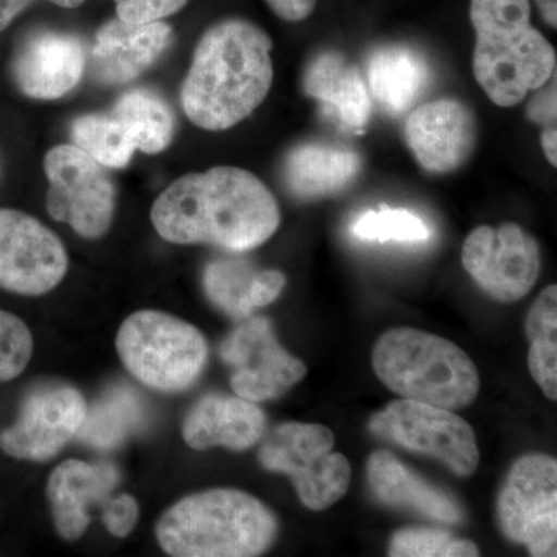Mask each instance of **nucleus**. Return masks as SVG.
I'll use <instances>...</instances> for the list:
<instances>
[{"mask_svg": "<svg viewBox=\"0 0 557 557\" xmlns=\"http://www.w3.org/2000/svg\"><path fill=\"white\" fill-rule=\"evenodd\" d=\"M150 220L171 244L212 245L244 252L276 233L281 209L271 190L251 172L215 166L175 180L153 201Z\"/></svg>", "mask_w": 557, "mask_h": 557, "instance_id": "1", "label": "nucleus"}, {"mask_svg": "<svg viewBox=\"0 0 557 557\" xmlns=\"http://www.w3.org/2000/svg\"><path fill=\"white\" fill-rule=\"evenodd\" d=\"M273 40L259 25L225 20L201 36L182 87V108L196 126L226 131L265 101L273 84Z\"/></svg>", "mask_w": 557, "mask_h": 557, "instance_id": "2", "label": "nucleus"}, {"mask_svg": "<svg viewBox=\"0 0 557 557\" xmlns=\"http://www.w3.org/2000/svg\"><path fill=\"white\" fill-rule=\"evenodd\" d=\"M475 81L498 108H512L555 76L556 50L531 25L530 0H471Z\"/></svg>", "mask_w": 557, "mask_h": 557, "instance_id": "3", "label": "nucleus"}, {"mask_svg": "<svg viewBox=\"0 0 557 557\" xmlns=\"http://www.w3.org/2000/svg\"><path fill=\"white\" fill-rule=\"evenodd\" d=\"M276 515L240 490L218 487L182 498L161 516L156 536L174 557H255L274 544Z\"/></svg>", "mask_w": 557, "mask_h": 557, "instance_id": "4", "label": "nucleus"}, {"mask_svg": "<svg viewBox=\"0 0 557 557\" xmlns=\"http://www.w3.org/2000/svg\"><path fill=\"white\" fill-rule=\"evenodd\" d=\"M372 366L384 386L412 401L456 410L467 408L479 395L474 361L453 341L423 330L383 333L373 347Z\"/></svg>", "mask_w": 557, "mask_h": 557, "instance_id": "5", "label": "nucleus"}, {"mask_svg": "<svg viewBox=\"0 0 557 557\" xmlns=\"http://www.w3.org/2000/svg\"><path fill=\"white\" fill-rule=\"evenodd\" d=\"M115 344L131 375L164 394L188 391L208 364L203 333L163 311L141 310L124 319Z\"/></svg>", "mask_w": 557, "mask_h": 557, "instance_id": "6", "label": "nucleus"}, {"mask_svg": "<svg viewBox=\"0 0 557 557\" xmlns=\"http://www.w3.org/2000/svg\"><path fill=\"white\" fill-rule=\"evenodd\" d=\"M333 446L327 426L289 421L263 440L259 461L267 471L288 475L304 507L324 511L346 496L351 480L350 463Z\"/></svg>", "mask_w": 557, "mask_h": 557, "instance_id": "7", "label": "nucleus"}, {"mask_svg": "<svg viewBox=\"0 0 557 557\" xmlns=\"http://www.w3.org/2000/svg\"><path fill=\"white\" fill-rule=\"evenodd\" d=\"M369 431L399 448L437 458L460 478L478 471L474 429L453 410L401 398L370 418Z\"/></svg>", "mask_w": 557, "mask_h": 557, "instance_id": "8", "label": "nucleus"}, {"mask_svg": "<svg viewBox=\"0 0 557 557\" xmlns=\"http://www.w3.org/2000/svg\"><path fill=\"white\" fill-rule=\"evenodd\" d=\"M502 533L534 557L557 555V461L547 454L520 457L500 487Z\"/></svg>", "mask_w": 557, "mask_h": 557, "instance_id": "9", "label": "nucleus"}, {"mask_svg": "<svg viewBox=\"0 0 557 557\" xmlns=\"http://www.w3.org/2000/svg\"><path fill=\"white\" fill-rule=\"evenodd\" d=\"M49 178L47 211L69 223L84 239H100L112 225L116 189L102 164L75 145L49 150L44 160Z\"/></svg>", "mask_w": 557, "mask_h": 557, "instance_id": "10", "label": "nucleus"}, {"mask_svg": "<svg viewBox=\"0 0 557 557\" xmlns=\"http://www.w3.org/2000/svg\"><path fill=\"white\" fill-rule=\"evenodd\" d=\"M220 358L231 373V388L252 403L271 401L287 394L306 379L307 366L278 344L270 319L249 317L240 321L220 344Z\"/></svg>", "mask_w": 557, "mask_h": 557, "instance_id": "11", "label": "nucleus"}, {"mask_svg": "<svg viewBox=\"0 0 557 557\" xmlns=\"http://www.w3.org/2000/svg\"><path fill=\"white\" fill-rule=\"evenodd\" d=\"M86 413L78 388L60 381L40 383L22 398L14 424L0 432V449L17 460H50L78 435Z\"/></svg>", "mask_w": 557, "mask_h": 557, "instance_id": "12", "label": "nucleus"}, {"mask_svg": "<svg viewBox=\"0 0 557 557\" xmlns=\"http://www.w3.org/2000/svg\"><path fill=\"white\" fill-rule=\"evenodd\" d=\"M461 263L486 295L500 302H518L536 285L541 249L518 223L479 226L463 244Z\"/></svg>", "mask_w": 557, "mask_h": 557, "instance_id": "13", "label": "nucleus"}, {"mask_svg": "<svg viewBox=\"0 0 557 557\" xmlns=\"http://www.w3.org/2000/svg\"><path fill=\"white\" fill-rule=\"evenodd\" d=\"M69 269L60 237L17 209H0V288L40 296L60 285Z\"/></svg>", "mask_w": 557, "mask_h": 557, "instance_id": "14", "label": "nucleus"}, {"mask_svg": "<svg viewBox=\"0 0 557 557\" xmlns=\"http://www.w3.org/2000/svg\"><path fill=\"white\" fill-rule=\"evenodd\" d=\"M406 145L420 166L448 174L463 166L478 145L474 112L456 98L418 106L405 124Z\"/></svg>", "mask_w": 557, "mask_h": 557, "instance_id": "15", "label": "nucleus"}, {"mask_svg": "<svg viewBox=\"0 0 557 557\" xmlns=\"http://www.w3.org/2000/svg\"><path fill=\"white\" fill-rule=\"evenodd\" d=\"M10 69L22 94L33 100H58L83 78L86 50L69 33L36 32L14 51Z\"/></svg>", "mask_w": 557, "mask_h": 557, "instance_id": "16", "label": "nucleus"}, {"mask_svg": "<svg viewBox=\"0 0 557 557\" xmlns=\"http://www.w3.org/2000/svg\"><path fill=\"white\" fill-rule=\"evenodd\" d=\"M119 468L108 461L87 463L65 460L53 469L47 485L51 518L64 541H76L86 533L90 511L102 509L120 485Z\"/></svg>", "mask_w": 557, "mask_h": 557, "instance_id": "17", "label": "nucleus"}, {"mask_svg": "<svg viewBox=\"0 0 557 557\" xmlns=\"http://www.w3.org/2000/svg\"><path fill=\"white\" fill-rule=\"evenodd\" d=\"M171 39L172 28L161 21L129 24L116 17L106 22L95 36L91 75L110 86L129 83L159 60Z\"/></svg>", "mask_w": 557, "mask_h": 557, "instance_id": "18", "label": "nucleus"}, {"mask_svg": "<svg viewBox=\"0 0 557 557\" xmlns=\"http://www.w3.org/2000/svg\"><path fill=\"white\" fill-rule=\"evenodd\" d=\"M302 89L348 134H364L372 116V98L357 65L339 51H321L304 72Z\"/></svg>", "mask_w": 557, "mask_h": 557, "instance_id": "19", "label": "nucleus"}, {"mask_svg": "<svg viewBox=\"0 0 557 557\" xmlns=\"http://www.w3.org/2000/svg\"><path fill=\"white\" fill-rule=\"evenodd\" d=\"M265 431V412L237 395H205L183 421V438L196 450L223 446L242 453L258 445Z\"/></svg>", "mask_w": 557, "mask_h": 557, "instance_id": "20", "label": "nucleus"}, {"mask_svg": "<svg viewBox=\"0 0 557 557\" xmlns=\"http://www.w3.org/2000/svg\"><path fill=\"white\" fill-rule=\"evenodd\" d=\"M366 474L370 493L380 504L448 525L465 520L463 508L456 497L429 483L388 450H375L369 457Z\"/></svg>", "mask_w": 557, "mask_h": 557, "instance_id": "21", "label": "nucleus"}, {"mask_svg": "<svg viewBox=\"0 0 557 557\" xmlns=\"http://www.w3.org/2000/svg\"><path fill=\"white\" fill-rule=\"evenodd\" d=\"M361 170V157L354 149L309 141L289 150L282 174L296 199L314 200L343 193Z\"/></svg>", "mask_w": 557, "mask_h": 557, "instance_id": "22", "label": "nucleus"}, {"mask_svg": "<svg viewBox=\"0 0 557 557\" xmlns=\"http://www.w3.org/2000/svg\"><path fill=\"white\" fill-rule=\"evenodd\" d=\"M369 94L392 115H401L424 94L431 84L426 57L408 46L379 47L366 61Z\"/></svg>", "mask_w": 557, "mask_h": 557, "instance_id": "23", "label": "nucleus"}, {"mask_svg": "<svg viewBox=\"0 0 557 557\" xmlns=\"http://www.w3.org/2000/svg\"><path fill=\"white\" fill-rule=\"evenodd\" d=\"M135 149L160 153L174 138V113L159 95L146 89L127 91L109 110Z\"/></svg>", "mask_w": 557, "mask_h": 557, "instance_id": "24", "label": "nucleus"}, {"mask_svg": "<svg viewBox=\"0 0 557 557\" xmlns=\"http://www.w3.org/2000/svg\"><path fill=\"white\" fill-rule=\"evenodd\" d=\"M143 418L145 408L134 388L115 387L91 408L87 406L86 418L76 437L94 448L112 449L141 426Z\"/></svg>", "mask_w": 557, "mask_h": 557, "instance_id": "25", "label": "nucleus"}, {"mask_svg": "<svg viewBox=\"0 0 557 557\" xmlns=\"http://www.w3.org/2000/svg\"><path fill=\"white\" fill-rule=\"evenodd\" d=\"M528 370L545 397L557 399V287L549 285L528 311Z\"/></svg>", "mask_w": 557, "mask_h": 557, "instance_id": "26", "label": "nucleus"}, {"mask_svg": "<svg viewBox=\"0 0 557 557\" xmlns=\"http://www.w3.org/2000/svg\"><path fill=\"white\" fill-rule=\"evenodd\" d=\"M258 270L244 259H215L203 273L208 299L223 313L244 321L255 313L252 287Z\"/></svg>", "mask_w": 557, "mask_h": 557, "instance_id": "27", "label": "nucleus"}, {"mask_svg": "<svg viewBox=\"0 0 557 557\" xmlns=\"http://www.w3.org/2000/svg\"><path fill=\"white\" fill-rule=\"evenodd\" d=\"M75 146L106 168H124L137 152L112 113H89L73 121Z\"/></svg>", "mask_w": 557, "mask_h": 557, "instance_id": "28", "label": "nucleus"}, {"mask_svg": "<svg viewBox=\"0 0 557 557\" xmlns=\"http://www.w3.org/2000/svg\"><path fill=\"white\" fill-rule=\"evenodd\" d=\"M358 239L370 242H405L420 244L431 236L426 223L408 209L383 207L379 211H366L351 225Z\"/></svg>", "mask_w": 557, "mask_h": 557, "instance_id": "29", "label": "nucleus"}, {"mask_svg": "<svg viewBox=\"0 0 557 557\" xmlns=\"http://www.w3.org/2000/svg\"><path fill=\"white\" fill-rule=\"evenodd\" d=\"M479 548L468 539H458L443 530L406 528L391 539L392 557H475Z\"/></svg>", "mask_w": 557, "mask_h": 557, "instance_id": "30", "label": "nucleus"}, {"mask_svg": "<svg viewBox=\"0 0 557 557\" xmlns=\"http://www.w3.org/2000/svg\"><path fill=\"white\" fill-rule=\"evenodd\" d=\"M33 336L21 318L0 310V383L17 379L30 362Z\"/></svg>", "mask_w": 557, "mask_h": 557, "instance_id": "31", "label": "nucleus"}, {"mask_svg": "<svg viewBox=\"0 0 557 557\" xmlns=\"http://www.w3.org/2000/svg\"><path fill=\"white\" fill-rule=\"evenodd\" d=\"M119 20L129 24H150L177 13L188 0H115Z\"/></svg>", "mask_w": 557, "mask_h": 557, "instance_id": "32", "label": "nucleus"}, {"mask_svg": "<svg viewBox=\"0 0 557 557\" xmlns=\"http://www.w3.org/2000/svg\"><path fill=\"white\" fill-rule=\"evenodd\" d=\"M138 518L137 498L126 493L116 494L110 498L101 515L109 533L120 539L129 536L134 528L137 527Z\"/></svg>", "mask_w": 557, "mask_h": 557, "instance_id": "33", "label": "nucleus"}, {"mask_svg": "<svg viewBox=\"0 0 557 557\" xmlns=\"http://www.w3.org/2000/svg\"><path fill=\"white\" fill-rule=\"evenodd\" d=\"M527 115L544 127L556 124V78L549 79L544 87L536 90L533 100L528 104Z\"/></svg>", "mask_w": 557, "mask_h": 557, "instance_id": "34", "label": "nucleus"}, {"mask_svg": "<svg viewBox=\"0 0 557 557\" xmlns=\"http://www.w3.org/2000/svg\"><path fill=\"white\" fill-rule=\"evenodd\" d=\"M285 284H287V277L281 271H258L255 287H252V302H255L256 310L273 304L281 295Z\"/></svg>", "mask_w": 557, "mask_h": 557, "instance_id": "35", "label": "nucleus"}, {"mask_svg": "<svg viewBox=\"0 0 557 557\" xmlns=\"http://www.w3.org/2000/svg\"><path fill=\"white\" fill-rule=\"evenodd\" d=\"M281 20L299 22L307 20L317 7V0H265Z\"/></svg>", "mask_w": 557, "mask_h": 557, "instance_id": "36", "label": "nucleus"}, {"mask_svg": "<svg viewBox=\"0 0 557 557\" xmlns=\"http://www.w3.org/2000/svg\"><path fill=\"white\" fill-rule=\"evenodd\" d=\"M30 2L32 0H0V32L7 30Z\"/></svg>", "mask_w": 557, "mask_h": 557, "instance_id": "37", "label": "nucleus"}, {"mask_svg": "<svg viewBox=\"0 0 557 557\" xmlns=\"http://www.w3.org/2000/svg\"><path fill=\"white\" fill-rule=\"evenodd\" d=\"M542 149L553 168L557 166V129L556 124L544 127L541 135Z\"/></svg>", "mask_w": 557, "mask_h": 557, "instance_id": "38", "label": "nucleus"}, {"mask_svg": "<svg viewBox=\"0 0 557 557\" xmlns=\"http://www.w3.org/2000/svg\"><path fill=\"white\" fill-rule=\"evenodd\" d=\"M537 9L541 10L542 17L552 25L557 27V0H536Z\"/></svg>", "mask_w": 557, "mask_h": 557, "instance_id": "39", "label": "nucleus"}, {"mask_svg": "<svg viewBox=\"0 0 557 557\" xmlns=\"http://www.w3.org/2000/svg\"><path fill=\"white\" fill-rule=\"evenodd\" d=\"M49 2L62 7V9H76V7L83 5L84 0H49Z\"/></svg>", "mask_w": 557, "mask_h": 557, "instance_id": "40", "label": "nucleus"}]
</instances>
